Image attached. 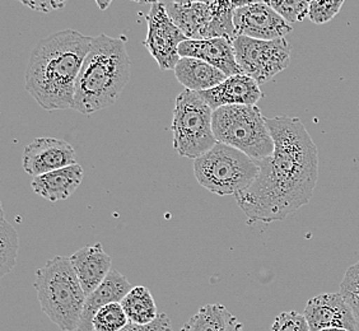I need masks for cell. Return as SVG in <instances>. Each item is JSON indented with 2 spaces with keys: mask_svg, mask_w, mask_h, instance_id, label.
<instances>
[{
  "mask_svg": "<svg viewBox=\"0 0 359 331\" xmlns=\"http://www.w3.org/2000/svg\"><path fill=\"white\" fill-rule=\"evenodd\" d=\"M166 9L176 26L184 32L189 40H204L208 39V32L215 17V7L194 3V4H177L166 3Z\"/></svg>",
  "mask_w": 359,
  "mask_h": 331,
  "instance_id": "18",
  "label": "cell"
},
{
  "mask_svg": "<svg viewBox=\"0 0 359 331\" xmlns=\"http://www.w3.org/2000/svg\"><path fill=\"white\" fill-rule=\"evenodd\" d=\"M95 1H96L97 6H98L101 11L107 9V8L110 7L111 3H112V0H95Z\"/></svg>",
  "mask_w": 359,
  "mask_h": 331,
  "instance_id": "31",
  "label": "cell"
},
{
  "mask_svg": "<svg viewBox=\"0 0 359 331\" xmlns=\"http://www.w3.org/2000/svg\"><path fill=\"white\" fill-rule=\"evenodd\" d=\"M320 331H349L346 330V329H343V327H329V329H324V330Z\"/></svg>",
  "mask_w": 359,
  "mask_h": 331,
  "instance_id": "33",
  "label": "cell"
},
{
  "mask_svg": "<svg viewBox=\"0 0 359 331\" xmlns=\"http://www.w3.org/2000/svg\"><path fill=\"white\" fill-rule=\"evenodd\" d=\"M233 25L236 36L256 40L283 39L292 32L290 23L264 1L236 9Z\"/></svg>",
  "mask_w": 359,
  "mask_h": 331,
  "instance_id": "10",
  "label": "cell"
},
{
  "mask_svg": "<svg viewBox=\"0 0 359 331\" xmlns=\"http://www.w3.org/2000/svg\"><path fill=\"white\" fill-rule=\"evenodd\" d=\"M340 293L352 307L353 313L357 320V331H359V262L346 270L340 285Z\"/></svg>",
  "mask_w": 359,
  "mask_h": 331,
  "instance_id": "25",
  "label": "cell"
},
{
  "mask_svg": "<svg viewBox=\"0 0 359 331\" xmlns=\"http://www.w3.org/2000/svg\"><path fill=\"white\" fill-rule=\"evenodd\" d=\"M217 0H173V3H177V4H194V3H201V4H208V6H212L215 4Z\"/></svg>",
  "mask_w": 359,
  "mask_h": 331,
  "instance_id": "30",
  "label": "cell"
},
{
  "mask_svg": "<svg viewBox=\"0 0 359 331\" xmlns=\"http://www.w3.org/2000/svg\"><path fill=\"white\" fill-rule=\"evenodd\" d=\"M236 60L242 73L259 84L271 81L290 64V43L283 39L256 40L237 36L233 40Z\"/></svg>",
  "mask_w": 359,
  "mask_h": 331,
  "instance_id": "8",
  "label": "cell"
},
{
  "mask_svg": "<svg viewBox=\"0 0 359 331\" xmlns=\"http://www.w3.org/2000/svg\"><path fill=\"white\" fill-rule=\"evenodd\" d=\"M213 133L218 143L233 147L255 161L274 152L266 118L256 104H232L213 111Z\"/></svg>",
  "mask_w": 359,
  "mask_h": 331,
  "instance_id": "5",
  "label": "cell"
},
{
  "mask_svg": "<svg viewBox=\"0 0 359 331\" xmlns=\"http://www.w3.org/2000/svg\"><path fill=\"white\" fill-rule=\"evenodd\" d=\"M175 76L185 90L194 92L212 90L227 78L222 70L195 58H181L175 68Z\"/></svg>",
  "mask_w": 359,
  "mask_h": 331,
  "instance_id": "19",
  "label": "cell"
},
{
  "mask_svg": "<svg viewBox=\"0 0 359 331\" xmlns=\"http://www.w3.org/2000/svg\"><path fill=\"white\" fill-rule=\"evenodd\" d=\"M181 58H195L222 70L227 76L241 74L236 60L233 40L228 37H213L204 40H187L180 45Z\"/></svg>",
  "mask_w": 359,
  "mask_h": 331,
  "instance_id": "13",
  "label": "cell"
},
{
  "mask_svg": "<svg viewBox=\"0 0 359 331\" xmlns=\"http://www.w3.org/2000/svg\"><path fill=\"white\" fill-rule=\"evenodd\" d=\"M181 331H245L242 323L223 304H205Z\"/></svg>",
  "mask_w": 359,
  "mask_h": 331,
  "instance_id": "20",
  "label": "cell"
},
{
  "mask_svg": "<svg viewBox=\"0 0 359 331\" xmlns=\"http://www.w3.org/2000/svg\"><path fill=\"white\" fill-rule=\"evenodd\" d=\"M92 40L74 29H64L37 43L28 60L26 90L42 109H72L78 76Z\"/></svg>",
  "mask_w": 359,
  "mask_h": 331,
  "instance_id": "2",
  "label": "cell"
},
{
  "mask_svg": "<svg viewBox=\"0 0 359 331\" xmlns=\"http://www.w3.org/2000/svg\"><path fill=\"white\" fill-rule=\"evenodd\" d=\"M304 315L311 331L324 330L329 327L357 331V320L352 307L340 292L313 297L306 304Z\"/></svg>",
  "mask_w": 359,
  "mask_h": 331,
  "instance_id": "12",
  "label": "cell"
},
{
  "mask_svg": "<svg viewBox=\"0 0 359 331\" xmlns=\"http://www.w3.org/2000/svg\"><path fill=\"white\" fill-rule=\"evenodd\" d=\"M173 148L181 157L196 159L218 142L213 133V110L199 92L184 90L173 110Z\"/></svg>",
  "mask_w": 359,
  "mask_h": 331,
  "instance_id": "7",
  "label": "cell"
},
{
  "mask_svg": "<svg viewBox=\"0 0 359 331\" xmlns=\"http://www.w3.org/2000/svg\"><path fill=\"white\" fill-rule=\"evenodd\" d=\"M20 240L17 231L8 223L4 214H1L0 224V276H4L13 270L17 264Z\"/></svg>",
  "mask_w": 359,
  "mask_h": 331,
  "instance_id": "22",
  "label": "cell"
},
{
  "mask_svg": "<svg viewBox=\"0 0 359 331\" xmlns=\"http://www.w3.org/2000/svg\"><path fill=\"white\" fill-rule=\"evenodd\" d=\"M129 324V318L120 302L106 304L100 309L92 325L95 331H120Z\"/></svg>",
  "mask_w": 359,
  "mask_h": 331,
  "instance_id": "23",
  "label": "cell"
},
{
  "mask_svg": "<svg viewBox=\"0 0 359 331\" xmlns=\"http://www.w3.org/2000/svg\"><path fill=\"white\" fill-rule=\"evenodd\" d=\"M120 304L129 318V323L133 324L148 325L158 318L157 304L152 293L143 285L133 287Z\"/></svg>",
  "mask_w": 359,
  "mask_h": 331,
  "instance_id": "21",
  "label": "cell"
},
{
  "mask_svg": "<svg viewBox=\"0 0 359 331\" xmlns=\"http://www.w3.org/2000/svg\"><path fill=\"white\" fill-rule=\"evenodd\" d=\"M120 331H173V329L171 320L168 318L166 313H159L158 318L151 324L135 325L129 323L123 330Z\"/></svg>",
  "mask_w": 359,
  "mask_h": 331,
  "instance_id": "28",
  "label": "cell"
},
{
  "mask_svg": "<svg viewBox=\"0 0 359 331\" xmlns=\"http://www.w3.org/2000/svg\"><path fill=\"white\" fill-rule=\"evenodd\" d=\"M132 288V284L129 283L126 276L118 273V270H111L110 274L106 276L102 284L86 298L76 331H95L92 321L98 310L106 304L121 302Z\"/></svg>",
  "mask_w": 359,
  "mask_h": 331,
  "instance_id": "16",
  "label": "cell"
},
{
  "mask_svg": "<svg viewBox=\"0 0 359 331\" xmlns=\"http://www.w3.org/2000/svg\"><path fill=\"white\" fill-rule=\"evenodd\" d=\"M76 163L74 148L62 139L36 138L23 153V168L32 177Z\"/></svg>",
  "mask_w": 359,
  "mask_h": 331,
  "instance_id": "11",
  "label": "cell"
},
{
  "mask_svg": "<svg viewBox=\"0 0 359 331\" xmlns=\"http://www.w3.org/2000/svg\"><path fill=\"white\" fill-rule=\"evenodd\" d=\"M199 95L213 111L232 104L255 106L264 96L260 84L243 73L227 76L215 88L199 92Z\"/></svg>",
  "mask_w": 359,
  "mask_h": 331,
  "instance_id": "14",
  "label": "cell"
},
{
  "mask_svg": "<svg viewBox=\"0 0 359 331\" xmlns=\"http://www.w3.org/2000/svg\"><path fill=\"white\" fill-rule=\"evenodd\" d=\"M288 23H297L309 17L310 0H264Z\"/></svg>",
  "mask_w": 359,
  "mask_h": 331,
  "instance_id": "24",
  "label": "cell"
},
{
  "mask_svg": "<svg viewBox=\"0 0 359 331\" xmlns=\"http://www.w3.org/2000/svg\"><path fill=\"white\" fill-rule=\"evenodd\" d=\"M274 152L257 161L260 171L235 199L250 222L284 221L309 204L318 179V151L298 118L266 119Z\"/></svg>",
  "mask_w": 359,
  "mask_h": 331,
  "instance_id": "1",
  "label": "cell"
},
{
  "mask_svg": "<svg viewBox=\"0 0 359 331\" xmlns=\"http://www.w3.org/2000/svg\"><path fill=\"white\" fill-rule=\"evenodd\" d=\"M271 331H311L304 315L296 311H285L276 316Z\"/></svg>",
  "mask_w": 359,
  "mask_h": 331,
  "instance_id": "27",
  "label": "cell"
},
{
  "mask_svg": "<svg viewBox=\"0 0 359 331\" xmlns=\"http://www.w3.org/2000/svg\"><path fill=\"white\" fill-rule=\"evenodd\" d=\"M35 288L45 315L62 331H76L87 295L70 257L56 256L37 270Z\"/></svg>",
  "mask_w": 359,
  "mask_h": 331,
  "instance_id": "4",
  "label": "cell"
},
{
  "mask_svg": "<svg viewBox=\"0 0 359 331\" xmlns=\"http://www.w3.org/2000/svg\"><path fill=\"white\" fill-rule=\"evenodd\" d=\"M145 20L148 25L145 48L158 64L159 69L175 70L181 59L180 45L189 39L172 21L163 3L152 4Z\"/></svg>",
  "mask_w": 359,
  "mask_h": 331,
  "instance_id": "9",
  "label": "cell"
},
{
  "mask_svg": "<svg viewBox=\"0 0 359 331\" xmlns=\"http://www.w3.org/2000/svg\"><path fill=\"white\" fill-rule=\"evenodd\" d=\"M70 262L87 296L102 284L106 276L112 270V260L110 255L106 254L102 243H96L93 246H86L76 250L70 256Z\"/></svg>",
  "mask_w": 359,
  "mask_h": 331,
  "instance_id": "15",
  "label": "cell"
},
{
  "mask_svg": "<svg viewBox=\"0 0 359 331\" xmlns=\"http://www.w3.org/2000/svg\"><path fill=\"white\" fill-rule=\"evenodd\" d=\"M132 62L123 39L93 37L76 81L72 109L90 116L115 104L130 81Z\"/></svg>",
  "mask_w": 359,
  "mask_h": 331,
  "instance_id": "3",
  "label": "cell"
},
{
  "mask_svg": "<svg viewBox=\"0 0 359 331\" xmlns=\"http://www.w3.org/2000/svg\"><path fill=\"white\" fill-rule=\"evenodd\" d=\"M132 1H135V3H140V4H154V3H158V0H132Z\"/></svg>",
  "mask_w": 359,
  "mask_h": 331,
  "instance_id": "32",
  "label": "cell"
},
{
  "mask_svg": "<svg viewBox=\"0 0 359 331\" xmlns=\"http://www.w3.org/2000/svg\"><path fill=\"white\" fill-rule=\"evenodd\" d=\"M23 6L36 12L50 13L65 7V0H18Z\"/></svg>",
  "mask_w": 359,
  "mask_h": 331,
  "instance_id": "29",
  "label": "cell"
},
{
  "mask_svg": "<svg viewBox=\"0 0 359 331\" xmlns=\"http://www.w3.org/2000/svg\"><path fill=\"white\" fill-rule=\"evenodd\" d=\"M83 177L82 166L76 163L36 176L31 182V187L37 195L51 203L67 201L76 193L78 187L82 184Z\"/></svg>",
  "mask_w": 359,
  "mask_h": 331,
  "instance_id": "17",
  "label": "cell"
},
{
  "mask_svg": "<svg viewBox=\"0 0 359 331\" xmlns=\"http://www.w3.org/2000/svg\"><path fill=\"white\" fill-rule=\"evenodd\" d=\"M260 171L259 162L248 154L223 143L194 159L198 182L217 195H236L251 187Z\"/></svg>",
  "mask_w": 359,
  "mask_h": 331,
  "instance_id": "6",
  "label": "cell"
},
{
  "mask_svg": "<svg viewBox=\"0 0 359 331\" xmlns=\"http://www.w3.org/2000/svg\"><path fill=\"white\" fill-rule=\"evenodd\" d=\"M344 0H310L309 18L316 25H324L341 11Z\"/></svg>",
  "mask_w": 359,
  "mask_h": 331,
  "instance_id": "26",
  "label": "cell"
}]
</instances>
